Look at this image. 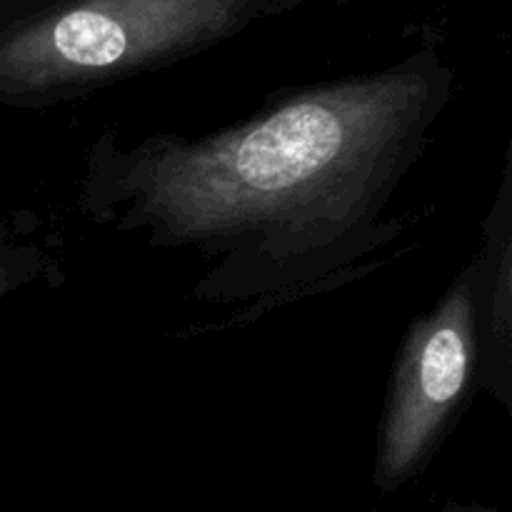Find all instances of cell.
<instances>
[{
    "label": "cell",
    "mask_w": 512,
    "mask_h": 512,
    "mask_svg": "<svg viewBox=\"0 0 512 512\" xmlns=\"http://www.w3.org/2000/svg\"><path fill=\"white\" fill-rule=\"evenodd\" d=\"M450 88L448 65L423 48L380 73L275 98L203 140L155 135L133 150L103 140L85 195L120 228L228 255V273L273 283L373 238Z\"/></svg>",
    "instance_id": "cell-1"
},
{
    "label": "cell",
    "mask_w": 512,
    "mask_h": 512,
    "mask_svg": "<svg viewBox=\"0 0 512 512\" xmlns=\"http://www.w3.org/2000/svg\"><path fill=\"white\" fill-rule=\"evenodd\" d=\"M303 0H0V103L40 108L165 68Z\"/></svg>",
    "instance_id": "cell-2"
},
{
    "label": "cell",
    "mask_w": 512,
    "mask_h": 512,
    "mask_svg": "<svg viewBox=\"0 0 512 512\" xmlns=\"http://www.w3.org/2000/svg\"><path fill=\"white\" fill-rule=\"evenodd\" d=\"M480 303L483 263L473 265L410 333L380 438L378 475L385 483L403 480L433 450L468 395L478 365Z\"/></svg>",
    "instance_id": "cell-3"
},
{
    "label": "cell",
    "mask_w": 512,
    "mask_h": 512,
    "mask_svg": "<svg viewBox=\"0 0 512 512\" xmlns=\"http://www.w3.org/2000/svg\"><path fill=\"white\" fill-rule=\"evenodd\" d=\"M38 260V250L20 243L13 225L0 223V300L20 283L33 278Z\"/></svg>",
    "instance_id": "cell-4"
}]
</instances>
